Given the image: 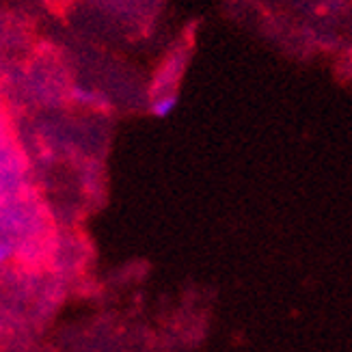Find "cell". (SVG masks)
<instances>
[{
	"instance_id": "2",
	"label": "cell",
	"mask_w": 352,
	"mask_h": 352,
	"mask_svg": "<svg viewBox=\"0 0 352 352\" xmlns=\"http://www.w3.org/2000/svg\"><path fill=\"white\" fill-rule=\"evenodd\" d=\"M171 106H173V98H166V100H162V102L156 104V111L158 113H166V111L171 109Z\"/></svg>"
},
{
	"instance_id": "1",
	"label": "cell",
	"mask_w": 352,
	"mask_h": 352,
	"mask_svg": "<svg viewBox=\"0 0 352 352\" xmlns=\"http://www.w3.org/2000/svg\"><path fill=\"white\" fill-rule=\"evenodd\" d=\"M9 255H11V247H9V244H7L5 240H0V264L7 262Z\"/></svg>"
}]
</instances>
